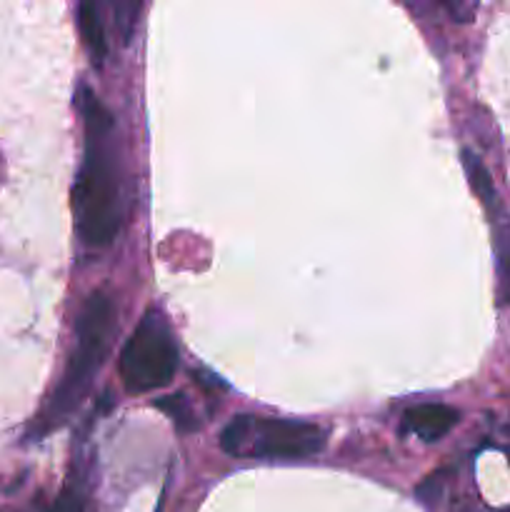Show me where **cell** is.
Masks as SVG:
<instances>
[{"mask_svg": "<svg viewBox=\"0 0 510 512\" xmlns=\"http://www.w3.org/2000/svg\"><path fill=\"white\" fill-rule=\"evenodd\" d=\"M155 405H158V410H163L165 415H170V420H173V425L180 430V433H190V430H195L193 408H190V403L185 400L183 393L155 400Z\"/></svg>", "mask_w": 510, "mask_h": 512, "instance_id": "8", "label": "cell"}, {"mask_svg": "<svg viewBox=\"0 0 510 512\" xmlns=\"http://www.w3.org/2000/svg\"><path fill=\"white\" fill-rule=\"evenodd\" d=\"M323 448V428L303 420L238 415L220 433V450L238 460H305Z\"/></svg>", "mask_w": 510, "mask_h": 512, "instance_id": "3", "label": "cell"}, {"mask_svg": "<svg viewBox=\"0 0 510 512\" xmlns=\"http://www.w3.org/2000/svg\"><path fill=\"white\" fill-rule=\"evenodd\" d=\"M120 380L130 395L165 388L178 370V343L168 320L148 310L120 353Z\"/></svg>", "mask_w": 510, "mask_h": 512, "instance_id": "4", "label": "cell"}, {"mask_svg": "<svg viewBox=\"0 0 510 512\" xmlns=\"http://www.w3.org/2000/svg\"><path fill=\"white\" fill-rule=\"evenodd\" d=\"M463 165H465V173H468L470 188L475 190V195H478L490 210L498 208V193H495L493 178H490L488 168L480 163L478 155H473L470 150H463Z\"/></svg>", "mask_w": 510, "mask_h": 512, "instance_id": "7", "label": "cell"}, {"mask_svg": "<svg viewBox=\"0 0 510 512\" xmlns=\"http://www.w3.org/2000/svg\"><path fill=\"white\" fill-rule=\"evenodd\" d=\"M85 123V153L73 185V215L78 238L88 248H108L123 225L115 118L90 88H80Z\"/></svg>", "mask_w": 510, "mask_h": 512, "instance_id": "1", "label": "cell"}, {"mask_svg": "<svg viewBox=\"0 0 510 512\" xmlns=\"http://www.w3.org/2000/svg\"><path fill=\"white\" fill-rule=\"evenodd\" d=\"M78 28L90 60H93V65H98L100 68V65L108 60L110 45H108V35H105L98 8H95L93 3H88V0H83V3L78 5Z\"/></svg>", "mask_w": 510, "mask_h": 512, "instance_id": "6", "label": "cell"}, {"mask_svg": "<svg viewBox=\"0 0 510 512\" xmlns=\"http://www.w3.org/2000/svg\"><path fill=\"white\" fill-rule=\"evenodd\" d=\"M113 330V298H110L108 293H103V290H95V293L88 295L78 320H75L78 343H75L73 355H70L68 368H65L60 385L53 390L43 413L33 420L30 438H43V435L53 433L55 428H60V425L78 410V405L83 403L85 395L90 393V385H93L95 375L103 368L105 355H108L110 348V338H113Z\"/></svg>", "mask_w": 510, "mask_h": 512, "instance_id": "2", "label": "cell"}, {"mask_svg": "<svg viewBox=\"0 0 510 512\" xmlns=\"http://www.w3.org/2000/svg\"><path fill=\"white\" fill-rule=\"evenodd\" d=\"M458 418L460 413L455 408H450V405L423 403L405 410L403 428L408 433H413L415 438L425 440V443H435V440L445 438L458 425Z\"/></svg>", "mask_w": 510, "mask_h": 512, "instance_id": "5", "label": "cell"}, {"mask_svg": "<svg viewBox=\"0 0 510 512\" xmlns=\"http://www.w3.org/2000/svg\"><path fill=\"white\" fill-rule=\"evenodd\" d=\"M498 268H500V285H503V298L510 305V235H498Z\"/></svg>", "mask_w": 510, "mask_h": 512, "instance_id": "9", "label": "cell"}]
</instances>
